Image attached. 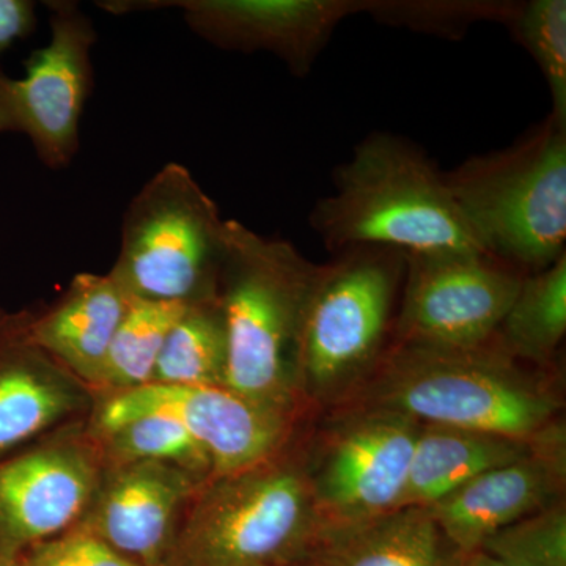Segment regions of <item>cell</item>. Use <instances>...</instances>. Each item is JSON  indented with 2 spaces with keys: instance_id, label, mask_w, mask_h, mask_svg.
Masks as SVG:
<instances>
[{
  "instance_id": "cell-1",
  "label": "cell",
  "mask_w": 566,
  "mask_h": 566,
  "mask_svg": "<svg viewBox=\"0 0 566 566\" xmlns=\"http://www.w3.org/2000/svg\"><path fill=\"white\" fill-rule=\"evenodd\" d=\"M319 273L296 245L226 221L218 301L226 326L223 387L292 416L305 307Z\"/></svg>"
},
{
  "instance_id": "cell-2",
  "label": "cell",
  "mask_w": 566,
  "mask_h": 566,
  "mask_svg": "<svg viewBox=\"0 0 566 566\" xmlns=\"http://www.w3.org/2000/svg\"><path fill=\"white\" fill-rule=\"evenodd\" d=\"M308 222L334 253L356 245L405 253L483 251L444 172L419 145L390 133L368 134L354 147L335 169L334 191L316 202Z\"/></svg>"
},
{
  "instance_id": "cell-3",
  "label": "cell",
  "mask_w": 566,
  "mask_h": 566,
  "mask_svg": "<svg viewBox=\"0 0 566 566\" xmlns=\"http://www.w3.org/2000/svg\"><path fill=\"white\" fill-rule=\"evenodd\" d=\"M371 385L368 409L509 438H538L557 412L547 390L494 340L472 349L398 344Z\"/></svg>"
},
{
  "instance_id": "cell-4",
  "label": "cell",
  "mask_w": 566,
  "mask_h": 566,
  "mask_svg": "<svg viewBox=\"0 0 566 566\" xmlns=\"http://www.w3.org/2000/svg\"><path fill=\"white\" fill-rule=\"evenodd\" d=\"M444 180L490 255L532 273L565 255L566 126L551 115L504 150L465 159Z\"/></svg>"
},
{
  "instance_id": "cell-5",
  "label": "cell",
  "mask_w": 566,
  "mask_h": 566,
  "mask_svg": "<svg viewBox=\"0 0 566 566\" xmlns=\"http://www.w3.org/2000/svg\"><path fill=\"white\" fill-rule=\"evenodd\" d=\"M226 219L182 164L170 163L142 186L123 216L111 277L129 300H218Z\"/></svg>"
},
{
  "instance_id": "cell-6",
  "label": "cell",
  "mask_w": 566,
  "mask_h": 566,
  "mask_svg": "<svg viewBox=\"0 0 566 566\" xmlns=\"http://www.w3.org/2000/svg\"><path fill=\"white\" fill-rule=\"evenodd\" d=\"M318 524L308 474L273 458L216 476L164 566H292Z\"/></svg>"
},
{
  "instance_id": "cell-7",
  "label": "cell",
  "mask_w": 566,
  "mask_h": 566,
  "mask_svg": "<svg viewBox=\"0 0 566 566\" xmlns=\"http://www.w3.org/2000/svg\"><path fill=\"white\" fill-rule=\"evenodd\" d=\"M406 253L382 245H356L319 266L305 307L297 379L314 392H333L378 360Z\"/></svg>"
},
{
  "instance_id": "cell-8",
  "label": "cell",
  "mask_w": 566,
  "mask_h": 566,
  "mask_svg": "<svg viewBox=\"0 0 566 566\" xmlns=\"http://www.w3.org/2000/svg\"><path fill=\"white\" fill-rule=\"evenodd\" d=\"M524 275L483 251L406 253L398 344L442 349L491 344Z\"/></svg>"
},
{
  "instance_id": "cell-9",
  "label": "cell",
  "mask_w": 566,
  "mask_h": 566,
  "mask_svg": "<svg viewBox=\"0 0 566 566\" xmlns=\"http://www.w3.org/2000/svg\"><path fill=\"white\" fill-rule=\"evenodd\" d=\"M51 39L25 62V76L0 73V133L24 134L51 170L69 167L80 150L82 112L93 87V22L76 2L54 0Z\"/></svg>"
},
{
  "instance_id": "cell-10",
  "label": "cell",
  "mask_w": 566,
  "mask_h": 566,
  "mask_svg": "<svg viewBox=\"0 0 566 566\" xmlns=\"http://www.w3.org/2000/svg\"><path fill=\"white\" fill-rule=\"evenodd\" d=\"M177 420L203 447L214 476L273 460L290 430V416L245 400L222 386L145 385L117 392L99 412L103 433L142 416Z\"/></svg>"
},
{
  "instance_id": "cell-11",
  "label": "cell",
  "mask_w": 566,
  "mask_h": 566,
  "mask_svg": "<svg viewBox=\"0 0 566 566\" xmlns=\"http://www.w3.org/2000/svg\"><path fill=\"white\" fill-rule=\"evenodd\" d=\"M112 13L177 7L200 39L226 51L270 52L297 77L314 69L334 32L363 0H177L103 2Z\"/></svg>"
},
{
  "instance_id": "cell-12",
  "label": "cell",
  "mask_w": 566,
  "mask_h": 566,
  "mask_svg": "<svg viewBox=\"0 0 566 566\" xmlns=\"http://www.w3.org/2000/svg\"><path fill=\"white\" fill-rule=\"evenodd\" d=\"M420 424L385 409L348 420L308 474L319 523H354L397 509Z\"/></svg>"
},
{
  "instance_id": "cell-13",
  "label": "cell",
  "mask_w": 566,
  "mask_h": 566,
  "mask_svg": "<svg viewBox=\"0 0 566 566\" xmlns=\"http://www.w3.org/2000/svg\"><path fill=\"white\" fill-rule=\"evenodd\" d=\"M95 463L71 446L32 450L0 463V557L63 534L91 505Z\"/></svg>"
},
{
  "instance_id": "cell-14",
  "label": "cell",
  "mask_w": 566,
  "mask_h": 566,
  "mask_svg": "<svg viewBox=\"0 0 566 566\" xmlns=\"http://www.w3.org/2000/svg\"><path fill=\"white\" fill-rule=\"evenodd\" d=\"M564 480L565 434L553 427L531 455L476 475L428 510L469 556L502 528L556 504Z\"/></svg>"
},
{
  "instance_id": "cell-15",
  "label": "cell",
  "mask_w": 566,
  "mask_h": 566,
  "mask_svg": "<svg viewBox=\"0 0 566 566\" xmlns=\"http://www.w3.org/2000/svg\"><path fill=\"white\" fill-rule=\"evenodd\" d=\"M193 486V475L177 465L125 463L95 495L81 527L137 565L164 566L177 536L178 512Z\"/></svg>"
},
{
  "instance_id": "cell-16",
  "label": "cell",
  "mask_w": 566,
  "mask_h": 566,
  "mask_svg": "<svg viewBox=\"0 0 566 566\" xmlns=\"http://www.w3.org/2000/svg\"><path fill=\"white\" fill-rule=\"evenodd\" d=\"M430 510L405 506L354 523H319L292 566H463Z\"/></svg>"
},
{
  "instance_id": "cell-17",
  "label": "cell",
  "mask_w": 566,
  "mask_h": 566,
  "mask_svg": "<svg viewBox=\"0 0 566 566\" xmlns=\"http://www.w3.org/2000/svg\"><path fill=\"white\" fill-rule=\"evenodd\" d=\"M129 300L107 275L81 274L61 304L29 322L24 337L85 381L98 385Z\"/></svg>"
},
{
  "instance_id": "cell-18",
  "label": "cell",
  "mask_w": 566,
  "mask_h": 566,
  "mask_svg": "<svg viewBox=\"0 0 566 566\" xmlns=\"http://www.w3.org/2000/svg\"><path fill=\"white\" fill-rule=\"evenodd\" d=\"M546 433L535 439H517L441 424H420L397 509H430L476 475L531 455Z\"/></svg>"
},
{
  "instance_id": "cell-19",
  "label": "cell",
  "mask_w": 566,
  "mask_h": 566,
  "mask_svg": "<svg viewBox=\"0 0 566 566\" xmlns=\"http://www.w3.org/2000/svg\"><path fill=\"white\" fill-rule=\"evenodd\" d=\"M25 333V331H24ZM24 333L0 345V457L69 415L76 395Z\"/></svg>"
},
{
  "instance_id": "cell-20",
  "label": "cell",
  "mask_w": 566,
  "mask_h": 566,
  "mask_svg": "<svg viewBox=\"0 0 566 566\" xmlns=\"http://www.w3.org/2000/svg\"><path fill=\"white\" fill-rule=\"evenodd\" d=\"M566 333V253L545 270L524 275L494 344L513 359L547 363Z\"/></svg>"
},
{
  "instance_id": "cell-21",
  "label": "cell",
  "mask_w": 566,
  "mask_h": 566,
  "mask_svg": "<svg viewBox=\"0 0 566 566\" xmlns=\"http://www.w3.org/2000/svg\"><path fill=\"white\" fill-rule=\"evenodd\" d=\"M226 326L218 300L189 304L167 334L155 385L223 387Z\"/></svg>"
},
{
  "instance_id": "cell-22",
  "label": "cell",
  "mask_w": 566,
  "mask_h": 566,
  "mask_svg": "<svg viewBox=\"0 0 566 566\" xmlns=\"http://www.w3.org/2000/svg\"><path fill=\"white\" fill-rule=\"evenodd\" d=\"M189 304L132 300L112 340L98 385L117 392L150 385L167 334Z\"/></svg>"
},
{
  "instance_id": "cell-23",
  "label": "cell",
  "mask_w": 566,
  "mask_h": 566,
  "mask_svg": "<svg viewBox=\"0 0 566 566\" xmlns=\"http://www.w3.org/2000/svg\"><path fill=\"white\" fill-rule=\"evenodd\" d=\"M517 6L501 0H363L360 13L390 28L458 41L479 22L509 25Z\"/></svg>"
},
{
  "instance_id": "cell-24",
  "label": "cell",
  "mask_w": 566,
  "mask_h": 566,
  "mask_svg": "<svg viewBox=\"0 0 566 566\" xmlns=\"http://www.w3.org/2000/svg\"><path fill=\"white\" fill-rule=\"evenodd\" d=\"M521 46L532 55L549 87L551 117L566 126V2L528 0L520 2L506 25Z\"/></svg>"
},
{
  "instance_id": "cell-25",
  "label": "cell",
  "mask_w": 566,
  "mask_h": 566,
  "mask_svg": "<svg viewBox=\"0 0 566 566\" xmlns=\"http://www.w3.org/2000/svg\"><path fill=\"white\" fill-rule=\"evenodd\" d=\"M111 452L123 464L155 461L177 465L189 474L211 471V460L191 433L166 416H142L104 433Z\"/></svg>"
},
{
  "instance_id": "cell-26",
  "label": "cell",
  "mask_w": 566,
  "mask_h": 566,
  "mask_svg": "<svg viewBox=\"0 0 566 566\" xmlns=\"http://www.w3.org/2000/svg\"><path fill=\"white\" fill-rule=\"evenodd\" d=\"M515 566H566V513L554 504L510 524L480 547Z\"/></svg>"
},
{
  "instance_id": "cell-27",
  "label": "cell",
  "mask_w": 566,
  "mask_h": 566,
  "mask_svg": "<svg viewBox=\"0 0 566 566\" xmlns=\"http://www.w3.org/2000/svg\"><path fill=\"white\" fill-rule=\"evenodd\" d=\"M17 566H140L93 535L77 527L29 547Z\"/></svg>"
},
{
  "instance_id": "cell-28",
  "label": "cell",
  "mask_w": 566,
  "mask_h": 566,
  "mask_svg": "<svg viewBox=\"0 0 566 566\" xmlns=\"http://www.w3.org/2000/svg\"><path fill=\"white\" fill-rule=\"evenodd\" d=\"M35 22V3L31 0H0V54L14 41L31 35Z\"/></svg>"
},
{
  "instance_id": "cell-29",
  "label": "cell",
  "mask_w": 566,
  "mask_h": 566,
  "mask_svg": "<svg viewBox=\"0 0 566 566\" xmlns=\"http://www.w3.org/2000/svg\"><path fill=\"white\" fill-rule=\"evenodd\" d=\"M31 319H24L22 316H11L0 312V345L10 340L14 335L24 333Z\"/></svg>"
},
{
  "instance_id": "cell-30",
  "label": "cell",
  "mask_w": 566,
  "mask_h": 566,
  "mask_svg": "<svg viewBox=\"0 0 566 566\" xmlns=\"http://www.w3.org/2000/svg\"><path fill=\"white\" fill-rule=\"evenodd\" d=\"M463 566H515L506 564L504 560H499L483 551H475V553L465 556Z\"/></svg>"
},
{
  "instance_id": "cell-31",
  "label": "cell",
  "mask_w": 566,
  "mask_h": 566,
  "mask_svg": "<svg viewBox=\"0 0 566 566\" xmlns=\"http://www.w3.org/2000/svg\"><path fill=\"white\" fill-rule=\"evenodd\" d=\"M0 566H17V560H9V558L0 557Z\"/></svg>"
}]
</instances>
